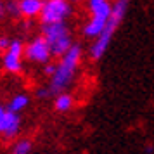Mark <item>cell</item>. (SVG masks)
<instances>
[{
	"instance_id": "cell-4",
	"label": "cell",
	"mask_w": 154,
	"mask_h": 154,
	"mask_svg": "<svg viewBox=\"0 0 154 154\" xmlns=\"http://www.w3.org/2000/svg\"><path fill=\"white\" fill-rule=\"evenodd\" d=\"M71 14L69 0H45L43 9L40 12V21L42 24H56L64 23Z\"/></svg>"
},
{
	"instance_id": "cell-7",
	"label": "cell",
	"mask_w": 154,
	"mask_h": 154,
	"mask_svg": "<svg viewBox=\"0 0 154 154\" xmlns=\"http://www.w3.org/2000/svg\"><path fill=\"white\" fill-rule=\"evenodd\" d=\"M19 128H21V119H19V112H14L7 109L5 114H4V118L0 121V133L4 135V137H16L17 133H19Z\"/></svg>"
},
{
	"instance_id": "cell-8",
	"label": "cell",
	"mask_w": 154,
	"mask_h": 154,
	"mask_svg": "<svg viewBox=\"0 0 154 154\" xmlns=\"http://www.w3.org/2000/svg\"><path fill=\"white\" fill-rule=\"evenodd\" d=\"M19 9H21V14L24 17H35L40 16L43 9V0H21L19 2Z\"/></svg>"
},
{
	"instance_id": "cell-15",
	"label": "cell",
	"mask_w": 154,
	"mask_h": 154,
	"mask_svg": "<svg viewBox=\"0 0 154 154\" xmlns=\"http://www.w3.org/2000/svg\"><path fill=\"white\" fill-rule=\"evenodd\" d=\"M43 71H45V75L47 76H54L56 75V71H57V64H54V63H47L45 64V68H43Z\"/></svg>"
},
{
	"instance_id": "cell-5",
	"label": "cell",
	"mask_w": 154,
	"mask_h": 154,
	"mask_svg": "<svg viewBox=\"0 0 154 154\" xmlns=\"http://www.w3.org/2000/svg\"><path fill=\"white\" fill-rule=\"evenodd\" d=\"M111 14H112V5L109 2H104L102 5L92 9L90 21L87 23V26L83 28L85 36H88V38H97V36L102 33V29L106 28V24L109 21Z\"/></svg>"
},
{
	"instance_id": "cell-11",
	"label": "cell",
	"mask_w": 154,
	"mask_h": 154,
	"mask_svg": "<svg viewBox=\"0 0 154 154\" xmlns=\"http://www.w3.org/2000/svg\"><path fill=\"white\" fill-rule=\"evenodd\" d=\"M28 102H29L28 95H24V94H17V95L11 100V104H9L7 109H11V111H14V112H19V111H23V109L28 106Z\"/></svg>"
},
{
	"instance_id": "cell-18",
	"label": "cell",
	"mask_w": 154,
	"mask_h": 154,
	"mask_svg": "<svg viewBox=\"0 0 154 154\" xmlns=\"http://www.w3.org/2000/svg\"><path fill=\"white\" fill-rule=\"evenodd\" d=\"M36 94H38V97H47L50 92H49V88H40V90L36 92Z\"/></svg>"
},
{
	"instance_id": "cell-17",
	"label": "cell",
	"mask_w": 154,
	"mask_h": 154,
	"mask_svg": "<svg viewBox=\"0 0 154 154\" xmlns=\"http://www.w3.org/2000/svg\"><path fill=\"white\" fill-rule=\"evenodd\" d=\"M104 2H107V0H88V7H90V11H92V9H95V7H99V5H102Z\"/></svg>"
},
{
	"instance_id": "cell-10",
	"label": "cell",
	"mask_w": 154,
	"mask_h": 154,
	"mask_svg": "<svg viewBox=\"0 0 154 154\" xmlns=\"http://www.w3.org/2000/svg\"><path fill=\"white\" fill-rule=\"evenodd\" d=\"M54 106H56V109L59 112H66L71 109V106H73V97H71L69 94H59L56 97V102H54Z\"/></svg>"
},
{
	"instance_id": "cell-14",
	"label": "cell",
	"mask_w": 154,
	"mask_h": 154,
	"mask_svg": "<svg viewBox=\"0 0 154 154\" xmlns=\"http://www.w3.org/2000/svg\"><path fill=\"white\" fill-rule=\"evenodd\" d=\"M5 11H7L11 16H14V17H17V16L21 14V9H19V4H16V2H9L7 5H5Z\"/></svg>"
},
{
	"instance_id": "cell-12",
	"label": "cell",
	"mask_w": 154,
	"mask_h": 154,
	"mask_svg": "<svg viewBox=\"0 0 154 154\" xmlns=\"http://www.w3.org/2000/svg\"><path fill=\"white\" fill-rule=\"evenodd\" d=\"M31 152V142L29 140H17L12 147V154H29Z\"/></svg>"
},
{
	"instance_id": "cell-21",
	"label": "cell",
	"mask_w": 154,
	"mask_h": 154,
	"mask_svg": "<svg viewBox=\"0 0 154 154\" xmlns=\"http://www.w3.org/2000/svg\"><path fill=\"white\" fill-rule=\"evenodd\" d=\"M73 2H80V0H73Z\"/></svg>"
},
{
	"instance_id": "cell-2",
	"label": "cell",
	"mask_w": 154,
	"mask_h": 154,
	"mask_svg": "<svg viewBox=\"0 0 154 154\" xmlns=\"http://www.w3.org/2000/svg\"><path fill=\"white\" fill-rule=\"evenodd\" d=\"M126 11H128V0H116L112 4V14L109 17V21L106 24V28L102 29V33L97 36V40L94 42V45L90 47V57L94 61L100 59L106 54V50L109 47V43H111L112 36H114L116 29H118L119 23L125 17Z\"/></svg>"
},
{
	"instance_id": "cell-1",
	"label": "cell",
	"mask_w": 154,
	"mask_h": 154,
	"mask_svg": "<svg viewBox=\"0 0 154 154\" xmlns=\"http://www.w3.org/2000/svg\"><path fill=\"white\" fill-rule=\"evenodd\" d=\"M80 57H82V47L73 43L71 49L61 57V61L57 64L56 75L50 78V87H49L50 94L59 95L71 83V80L75 76V71L78 68V63H80Z\"/></svg>"
},
{
	"instance_id": "cell-9",
	"label": "cell",
	"mask_w": 154,
	"mask_h": 154,
	"mask_svg": "<svg viewBox=\"0 0 154 154\" xmlns=\"http://www.w3.org/2000/svg\"><path fill=\"white\" fill-rule=\"evenodd\" d=\"M21 57L23 56H16L12 52L5 50V56H4V68L9 71V73H17L21 71Z\"/></svg>"
},
{
	"instance_id": "cell-19",
	"label": "cell",
	"mask_w": 154,
	"mask_h": 154,
	"mask_svg": "<svg viewBox=\"0 0 154 154\" xmlns=\"http://www.w3.org/2000/svg\"><path fill=\"white\" fill-rule=\"evenodd\" d=\"M4 12H7V11H5V5H4V4L0 2V19H2V16H4Z\"/></svg>"
},
{
	"instance_id": "cell-3",
	"label": "cell",
	"mask_w": 154,
	"mask_h": 154,
	"mask_svg": "<svg viewBox=\"0 0 154 154\" xmlns=\"http://www.w3.org/2000/svg\"><path fill=\"white\" fill-rule=\"evenodd\" d=\"M43 36L47 38L54 57H63L64 54L71 49V45H73V43H71L69 29L66 28L64 23L43 24Z\"/></svg>"
},
{
	"instance_id": "cell-16",
	"label": "cell",
	"mask_w": 154,
	"mask_h": 154,
	"mask_svg": "<svg viewBox=\"0 0 154 154\" xmlns=\"http://www.w3.org/2000/svg\"><path fill=\"white\" fill-rule=\"evenodd\" d=\"M9 45H11V40L5 36H0V50H7Z\"/></svg>"
},
{
	"instance_id": "cell-20",
	"label": "cell",
	"mask_w": 154,
	"mask_h": 154,
	"mask_svg": "<svg viewBox=\"0 0 154 154\" xmlns=\"http://www.w3.org/2000/svg\"><path fill=\"white\" fill-rule=\"evenodd\" d=\"M5 111H7V109H4V107L0 106V121H2V118H4V114H5Z\"/></svg>"
},
{
	"instance_id": "cell-13",
	"label": "cell",
	"mask_w": 154,
	"mask_h": 154,
	"mask_svg": "<svg viewBox=\"0 0 154 154\" xmlns=\"http://www.w3.org/2000/svg\"><path fill=\"white\" fill-rule=\"evenodd\" d=\"M7 50L16 54V56H24V45L19 40H11V45H9Z\"/></svg>"
},
{
	"instance_id": "cell-6",
	"label": "cell",
	"mask_w": 154,
	"mask_h": 154,
	"mask_svg": "<svg viewBox=\"0 0 154 154\" xmlns=\"http://www.w3.org/2000/svg\"><path fill=\"white\" fill-rule=\"evenodd\" d=\"M24 57L28 61H33V63H43V64L49 63V59L52 57V50H50L47 38L42 35L36 36L35 40H31L24 47Z\"/></svg>"
}]
</instances>
